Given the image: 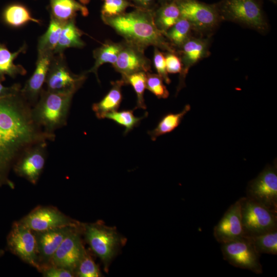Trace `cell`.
<instances>
[{
    "mask_svg": "<svg viewBox=\"0 0 277 277\" xmlns=\"http://www.w3.org/2000/svg\"><path fill=\"white\" fill-rule=\"evenodd\" d=\"M31 105L21 91L0 98V186L13 188L10 170L27 149L54 141L55 134L45 132L33 120Z\"/></svg>",
    "mask_w": 277,
    "mask_h": 277,
    "instance_id": "1",
    "label": "cell"
},
{
    "mask_svg": "<svg viewBox=\"0 0 277 277\" xmlns=\"http://www.w3.org/2000/svg\"><path fill=\"white\" fill-rule=\"evenodd\" d=\"M101 18L128 43L144 49L152 46L167 52H176L164 33L156 27L153 10L135 8L129 12Z\"/></svg>",
    "mask_w": 277,
    "mask_h": 277,
    "instance_id": "2",
    "label": "cell"
},
{
    "mask_svg": "<svg viewBox=\"0 0 277 277\" xmlns=\"http://www.w3.org/2000/svg\"><path fill=\"white\" fill-rule=\"evenodd\" d=\"M73 95L43 89L32 108L33 120L45 132L55 134V131L67 124Z\"/></svg>",
    "mask_w": 277,
    "mask_h": 277,
    "instance_id": "3",
    "label": "cell"
},
{
    "mask_svg": "<svg viewBox=\"0 0 277 277\" xmlns=\"http://www.w3.org/2000/svg\"><path fill=\"white\" fill-rule=\"evenodd\" d=\"M215 5L222 22L236 23L261 33L268 30L261 0H221Z\"/></svg>",
    "mask_w": 277,
    "mask_h": 277,
    "instance_id": "4",
    "label": "cell"
},
{
    "mask_svg": "<svg viewBox=\"0 0 277 277\" xmlns=\"http://www.w3.org/2000/svg\"><path fill=\"white\" fill-rule=\"evenodd\" d=\"M83 226L85 238L91 249L101 260L105 270L117 254L124 238L114 227L104 225L101 222L85 225Z\"/></svg>",
    "mask_w": 277,
    "mask_h": 277,
    "instance_id": "5",
    "label": "cell"
},
{
    "mask_svg": "<svg viewBox=\"0 0 277 277\" xmlns=\"http://www.w3.org/2000/svg\"><path fill=\"white\" fill-rule=\"evenodd\" d=\"M181 17L187 19L193 31L200 35H209L222 21L215 4L199 0H175Z\"/></svg>",
    "mask_w": 277,
    "mask_h": 277,
    "instance_id": "6",
    "label": "cell"
},
{
    "mask_svg": "<svg viewBox=\"0 0 277 277\" xmlns=\"http://www.w3.org/2000/svg\"><path fill=\"white\" fill-rule=\"evenodd\" d=\"M240 199L245 236L256 235L277 229V213L247 197Z\"/></svg>",
    "mask_w": 277,
    "mask_h": 277,
    "instance_id": "7",
    "label": "cell"
},
{
    "mask_svg": "<svg viewBox=\"0 0 277 277\" xmlns=\"http://www.w3.org/2000/svg\"><path fill=\"white\" fill-rule=\"evenodd\" d=\"M252 201L277 213V165L268 164L259 175L250 181L246 196Z\"/></svg>",
    "mask_w": 277,
    "mask_h": 277,
    "instance_id": "8",
    "label": "cell"
},
{
    "mask_svg": "<svg viewBox=\"0 0 277 277\" xmlns=\"http://www.w3.org/2000/svg\"><path fill=\"white\" fill-rule=\"evenodd\" d=\"M85 74L73 73L68 67L64 53L54 54L45 82L46 90L74 94L85 81Z\"/></svg>",
    "mask_w": 277,
    "mask_h": 277,
    "instance_id": "9",
    "label": "cell"
},
{
    "mask_svg": "<svg viewBox=\"0 0 277 277\" xmlns=\"http://www.w3.org/2000/svg\"><path fill=\"white\" fill-rule=\"evenodd\" d=\"M223 258L232 266L248 269L256 274L263 273L260 254L246 237L222 244Z\"/></svg>",
    "mask_w": 277,
    "mask_h": 277,
    "instance_id": "10",
    "label": "cell"
},
{
    "mask_svg": "<svg viewBox=\"0 0 277 277\" xmlns=\"http://www.w3.org/2000/svg\"><path fill=\"white\" fill-rule=\"evenodd\" d=\"M7 242L12 253L41 271L36 238L32 230L14 222Z\"/></svg>",
    "mask_w": 277,
    "mask_h": 277,
    "instance_id": "11",
    "label": "cell"
},
{
    "mask_svg": "<svg viewBox=\"0 0 277 277\" xmlns=\"http://www.w3.org/2000/svg\"><path fill=\"white\" fill-rule=\"evenodd\" d=\"M17 224L32 231H43L64 226H79L80 224L52 207H38Z\"/></svg>",
    "mask_w": 277,
    "mask_h": 277,
    "instance_id": "12",
    "label": "cell"
},
{
    "mask_svg": "<svg viewBox=\"0 0 277 277\" xmlns=\"http://www.w3.org/2000/svg\"><path fill=\"white\" fill-rule=\"evenodd\" d=\"M209 36H192L176 51L182 63L176 94L185 86V78L190 68L210 54Z\"/></svg>",
    "mask_w": 277,
    "mask_h": 277,
    "instance_id": "13",
    "label": "cell"
},
{
    "mask_svg": "<svg viewBox=\"0 0 277 277\" xmlns=\"http://www.w3.org/2000/svg\"><path fill=\"white\" fill-rule=\"evenodd\" d=\"M78 228L74 229L64 240L49 261L51 265L71 270L75 273L86 250Z\"/></svg>",
    "mask_w": 277,
    "mask_h": 277,
    "instance_id": "14",
    "label": "cell"
},
{
    "mask_svg": "<svg viewBox=\"0 0 277 277\" xmlns=\"http://www.w3.org/2000/svg\"><path fill=\"white\" fill-rule=\"evenodd\" d=\"M47 146V142H44L27 149L14 165V172L35 184L44 167Z\"/></svg>",
    "mask_w": 277,
    "mask_h": 277,
    "instance_id": "15",
    "label": "cell"
},
{
    "mask_svg": "<svg viewBox=\"0 0 277 277\" xmlns=\"http://www.w3.org/2000/svg\"><path fill=\"white\" fill-rule=\"evenodd\" d=\"M144 50L125 41H123L121 49L115 63L114 69L122 75V77L130 74L144 72H150L151 62L144 54Z\"/></svg>",
    "mask_w": 277,
    "mask_h": 277,
    "instance_id": "16",
    "label": "cell"
},
{
    "mask_svg": "<svg viewBox=\"0 0 277 277\" xmlns=\"http://www.w3.org/2000/svg\"><path fill=\"white\" fill-rule=\"evenodd\" d=\"M213 235L220 243L233 241L245 236L241 213V199L232 204L213 229Z\"/></svg>",
    "mask_w": 277,
    "mask_h": 277,
    "instance_id": "17",
    "label": "cell"
},
{
    "mask_svg": "<svg viewBox=\"0 0 277 277\" xmlns=\"http://www.w3.org/2000/svg\"><path fill=\"white\" fill-rule=\"evenodd\" d=\"M54 54L53 52H38L35 70L21 88L22 94L32 107L38 100Z\"/></svg>",
    "mask_w": 277,
    "mask_h": 277,
    "instance_id": "18",
    "label": "cell"
},
{
    "mask_svg": "<svg viewBox=\"0 0 277 277\" xmlns=\"http://www.w3.org/2000/svg\"><path fill=\"white\" fill-rule=\"evenodd\" d=\"M80 226H64L36 232L39 263L41 261L49 262L66 237Z\"/></svg>",
    "mask_w": 277,
    "mask_h": 277,
    "instance_id": "19",
    "label": "cell"
},
{
    "mask_svg": "<svg viewBox=\"0 0 277 277\" xmlns=\"http://www.w3.org/2000/svg\"><path fill=\"white\" fill-rule=\"evenodd\" d=\"M124 85L126 84L122 78L112 82V87L107 93L100 101L92 105V110L97 118H105L107 114L118 109L123 100L122 88Z\"/></svg>",
    "mask_w": 277,
    "mask_h": 277,
    "instance_id": "20",
    "label": "cell"
},
{
    "mask_svg": "<svg viewBox=\"0 0 277 277\" xmlns=\"http://www.w3.org/2000/svg\"><path fill=\"white\" fill-rule=\"evenodd\" d=\"M27 48L25 43L18 50L12 52L0 42V82L4 81L6 75L14 78L18 75L26 74V70L22 65L15 64L14 61L20 54L25 53Z\"/></svg>",
    "mask_w": 277,
    "mask_h": 277,
    "instance_id": "21",
    "label": "cell"
},
{
    "mask_svg": "<svg viewBox=\"0 0 277 277\" xmlns=\"http://www.w3.org/2000/svg\"><path fill=\"white\" fill-rule=\"evenodd\" d=\"M51 16L63 23L75 18L80 12L84 16L88 15L86 7L76 0H50Z\"/></svg>",
    "mask_w": 277,
    "mask_h": 277,
    "instance_id": "22",
    "label": "cell"
},
{
    "mask_svg": "<svg viewBox=\"0 0 277 277\" xmlns=\"http://www.w3.org/2000/svg\"><path fill=\"white\" fill-rule=\"evenodd\" d=\"M83 32L75 25V18L66 22L63 27L54 54L64 53L69 48H81L85 46L82 39Z\"/></svg>",
    "mask_w": 277,
    "mask_h": 277,
    "instance_id": "23",
    "label": "cell"
},
{
    "mask_svg": "<svg viewBox=\"0 0 277 277\" xmlns=\"http://www.w3.org/2000/svg\"><path fill=\"white\" fill-rule=\"evenodd\" d=\"M153 16L156 27L164 33L181 17L175 0L158 5L153 10Z\"/></svg>",
    "mask_w": 277,
    "mask_h": 277,
    "instance_id": "24",
    "label": "cell"
},
{
    "mask_svg": "<svg viewBox=\"0 0 277 277\" xmlns=\"http://www.w3.org/2000/svg\"><path fill=\"white\" fill-rule=\"evenodd\" d=\"M3 22L12 28H19L30 22L40 24V21L34 18L25 6L12 4L4 9L2 14Z\"/></svg>",
    "mask_w": 277,
    "mask_h": 277,
    "instance_id": "25",
    "label": "cell"
},
{
    "mask_svg": "<svg viewBox=\"0 0 277 277\" xmlns=\"http://www.w3.org/2000/svg\"><path fill=\"white\" fill-rule=\"evenodd\" d=\"M122 47L123 42L114 43L108 41L96 48L93 51V57L95 59L94 66L87 72L94 73L99 82L97 76L98 69L105 63H110L113 65L116 61Z\"/></svg>",
    "mask_w": 277,
    "mask_h": 277,
    "instance_id": "26",
    "label": "cell"
},
{
    "mask_svg": "<svg viewBox=\"0 0 277 277\" xmlns=\"http://www.w3.org/2000/svg\"><path fill=\"white\" fill-rule=\"evenodd\" d=\"M190 109V105L187 104L180 112L168 113L164 115L155 128L148 132L151 139L154 141L158 137L173 131L181 123Z\"/></svg>",
    "mask_w": 277,
    "mask_h": 277,
    "instance_id": "27",
    "label": "cell"
},
{
    "mask_svg": "<svg viewBox=\"0 0 277 277\" xmlns=\"http://www.w3.org/2000/svg\"><path fill=\"white\" fill-rule=\"evenodd\" d=\"M65 23L51 16L47 31L38 39V52L48 51L54 53Z\"/></svg>",
    "mask_w": 277,
    "mask_h": 277,
    "instance_id": "28",
    "label": "cell"
},
{
    "mask_svg": "<svg viewBox=\"0 0 277 277\" xmlns=\"http://www.w3.org/2000/svg\"><path fill=\"white\" fill-rule=\"evenodd\" d=\"M192 31L189 22L183 17H181L164 34L171 45L178 50L192 36Z\"/></svg>",
    "mask_w": 277,
    "mask_h": 277,
    "instance_id": "29",
    "label": "cell"
},
{
    "mask_svg": "<svg viewBox=\"0 0 277 277\" xmlns=\"http://www.w3.org/2000/svg\"><path fill=\"white\" fill-rule=\"evenodd\" d=\"M246 237L260 254H277V229L256 235Z\"/></svg>",
    "mask_w": 277,
    "mask_h": 277,
    "instance_id": "30",
    "label": "cell"
},
{
    "mask_svg": "<svg viewBox=\"0 0 277 277\" xmlns=\"http://www.w3.org/2000/svg\"><path fill=\"white\" fill-rule=\"evenodd\" d=\"M148 113L146 112L144 115L136 117L133 114V110H116L107 114L105 118L112 120L118 125L125 127L124 134L125 135L135 127L137 126L141 121L146 117Z\"/></svg>",
    "mask_w": 277,
    "mask_h": 277,
    "instance_id": "31",
    "label": "cell"
},
{
    "mask_svg": "<svg viewBox=\"0 0 277 277\" xmlns=\"http://www.w3.org/2000/svg\"><path fill=\"white\" fill-rule=\"evenodd\" d=\"M147 73L139 72L122 77L125 84H130L133 87L136 95V104L134 109H146L144 94L146 88Z\"/></svg>",
    "mask_w": 277,
    "mask_h": 277,
    "instance_id": "32",
    "label": "cell"
},
{
    "mask_svg": "<svg viewBox=\"0 0 277 277\" xmlns=\"http://www.w3.org/2000/svg\"><path fill=\"white\" fill-rule=\"evenodd\" d=\"M75 274L80 277H98L102 274L97 265L88 252H85L79 262Z\"/></svg>",
    "mask_w": 277,
    "mask_h": 277,
    "instance_id": "33",
    "label": "cell"
},
{
    "mask_svg": "<svg viewBox=\"0 0 277 277\" xmlns=\"http://www.w3.org/2000/svg\"><path fill=\"white\" fill-rule=\"evenodd\" d=\"M101 17H111L121 14L129 7L135 8L128 0H103Z\"/></svg>",
    "mask_w": 277,
    "mask_h": 277,
    "instance_id": "34",
    "label": "cell"
},
{
    "mask_svg": "<svg viewBox=\"0 0 277 277\" xmlns=\"http://www.w3.org/2000/svg\"><path fill=\"white\" fill-rule=\"evenodd\" d=\"M146 74V89L158 98H168L169 92L162 78L157 74L148 72Z\"/></svg>",
    "mask_w": 277,
    "mask_h": 277,
    "instance_id": "35",
    "label": "cell"
},
{
    "mask_svg": "<svg viewBox=\"0 0 277 277\" xmlns=\"http://www.w3.org/2000/svg\"><path fill=\"white\" fill-rule=\"evenodd\" d=\"M153 61L157 74L165 83L169 84L171 83V80L166 69L165 55L156 47H154V49Z\"/></svg>",
    "mask_w": 277,
    "mask_h": 277,
    "instance_id": "36",
    "label": "cell"
},
{
    "mask_svg": "<svg viewBox=\"0 0 277 277\" xmlns=\"http://www.w3.org/2000/svg\"><path fill=\"white\" fill-rule=\"evenodd\" d=\"M165 57L167 72L180 73L182 70V63L177 52H167Z\"/></svg>",
    "mask_w": 277,
    "mask_h": 277,
    "instance_id": "37",
    "label": "cell"
},
{
    "mask_svg": "<svg viewBox=\"0 0 277 277\" xmlns=\"http://www.w3.org/2000/svg\"><path fill=\"white\" fill-rule=\"evenodd\" d=\"M41 271H43L44 276L46 277H71L74 276V272L53 265L43 266Z\"/></svg>",
    "mask_w": 277,
    "mask_h": 277,
    "instance_id": "38",
    "label": "cell"
},
{
    "mask_svg": "<svg viewBox=\"0 0 277 277\" xmlns=\"http://www.w3.org/2000/svg\"><path fill=\"white\" fill-rule=\"evenodd\" d=\"M0 82V98L19 93L21 90L19 84H14L10 87L4 86Z\"/></svg>",
    "mask_w": 277,
    "mask_h": 277,
    "instance_id": "39",
    "label": "cell"
},
{
    "mask_svg": "<svg viewBox=\"0 0 277 277\" xmlns=\"http://www.w3.org/2000/svg\"><path fill=\"white\" fill-rule=\"evenodd\" d=\"M132 3L135 8L154 10L159 5L156 0H128Z\"/></svg>",
    "mask_w": 277,
    "mask_h": 277,
    "instance_id": "40",
    "label": "cell"
},
{
    "mask_svg": "<svg viewBox=\"0 0 277 277\" xmlns=\"http://www.w3.org/2000/svg\"><path fill=\"white\" fill-rule=\"evenodd\" d=\"M173 0H156V2H157V4L159 5L163 4L164 3L171 2Z\"/></svg>",
    "mask_w": 277,
    "mask_h": 277,
    "instance_id": "41",
    "label": "cell"
},
{
    "mask_svg": "<svg viewBox=\"0 0 277 277\" xmlns=\"http://www.w3.org/2000/svg\"><path fill=\"white\" fill-rule=\"evenodd\" d=\"M79 1L80 3L83 5L88 4L90 1V0H79Z\"/></svg>",
    "mask_w": 277,
    "mask_h": 277,
    "instance_id": "42",
    "label": "cell"
},
{
    "mask_svg": "<svg viewBox=\"0 0 277 277\" xmlns=\"http://www.w3.org/2000/svg\"><path fill=\"white\" fill-rule=\"evenodd\" d=\"M4 253V251L3 250H0V257L2 256Z\"/></svg>",
    "mask_w": 277,
    "mask_h": 277,
    "instance_id": "43",
    "label": "cell"
},
{
    "mask_svg": "<svg viewBox=\"0 0 277 277\" xmlns=\"http://www.w3.org/2000/svg\"><path fill=\"white\" fill-rule=\"evenodd\" d=\"M269 1L273 3L274 4H276L277 2V0H269Z\"/></svg>",
    "mask_w": 277,
    "mask_h": 277,
    "instance_id": "44",
    "label": "cell"
}]
</instances>
